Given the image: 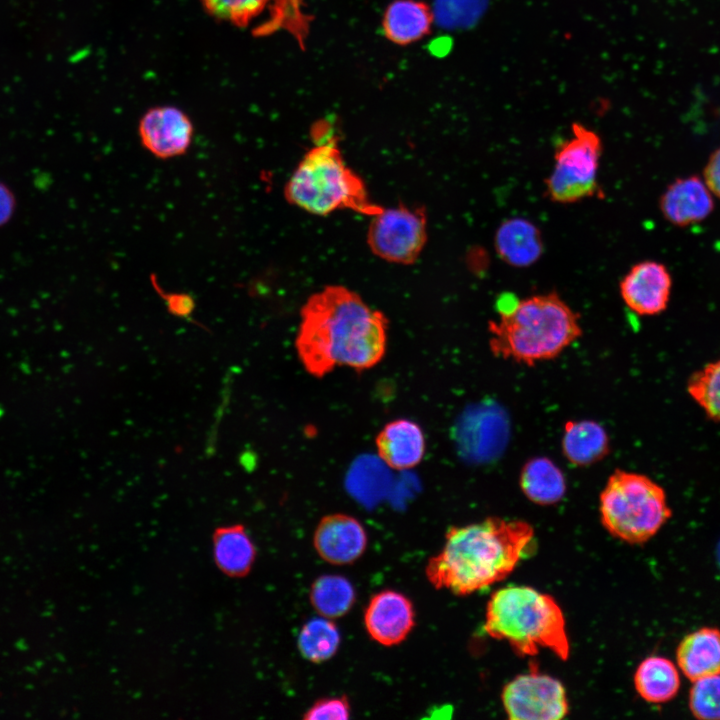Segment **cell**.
<instances>
[{
	"instance_id": "14",
	"label": "cell",
	"mask_w": 720,
	"mask_h": 720,
	"mask_svg": "<svg viewBox=\"0 0 720 720\" xmlns=\"http://www.w3.org/2000/svg\"><path fill=\"white\" fill-rule=\"evenodd\" d=\"M314 548L326 562L346 565L359 559L367 547L363 525L353 516L334 513L324 516L313 535Z\"/></svg>"
},
{
	"instance_id": "9",
	"label": "cell",
	"mask_w": 720,
	"mask_h": 720,
	"mask_svg": "<svg viewBox=\"0 0 720 720\" xmlns=\"http://www.w3.org/2000/svg\"><path fill=\"white\" fill-rule=\"evenodd\" d=\"M504 710L511 720H559L569 712L563 684L542 674L537 665L508 682L501 694Z\"/></svg>"
},
{
	"instance_id": "28",
	"label": "cell",
	"mask_w": 720,
	"mask_h": 720,
	"mask_svg": "<svg viewBox=\"0 0 720 720\" xmlns=\"http://www.w3.org/2000/svg\"><path fill=\"white\" fill-rule=\"evenodd\" d=\"M350 704L345 695L317 700L303 715L305 720H346L350 717Z\"/></svg>"
},
{
	"instance_id": "20",
	"label": "cell",
	"mask_w": 720,
	"mask_h": 720,
	"mask_svg": "<svg viewBox=\"0 0 720 720\" xmlns=\"http://www.w3.org/2000/svg\"><path fill=\"white\" fill-rule=\"evenodd\" d=\"M431 8L418 0H395L386 8L382 27L385 37L397 44L408 45L426 36L432 27Z\"/></svg>"
},
{
	"instance_id": "4",
	"label": "cell",
	"mask_w": 720,
	"mask_h": 720,
	"mask_svg": "<svg viewBox=\"0 0 720 720\" xmlns=\"http://www.w3.org/2000/svg\"><path fill=\"white\" fill-rule=\"evenodd\" d=\"M562 609L555 599L529 586H509L489 598L484 629L505 640L520 657L535 656L540 648L565 661L570 644Z\"/></svg>"
},
{
	"instance_id": "5",
	"label": "cell",
	"mask_w": 720,
	"mask_h": 720,
	"mask_svg": "<svg viewBox=\"0 0 720 720\" xmlns=\"http://www.w3.org/2000/svg\"><path fill=\"white\" fill-rule=\"evenodd\" d=\"M284 192L290 203L316 215L350 209L374 216L383 210L370 199L363 181L346 166L333 142L317 144L304 155Z\"/></svg>"
},
{
	"instance_id": "27",
	"label": "cell",
	"mask_w": 720,
	"mask_h": 720,
	"mask_svg": "<svg viewBox=\"0 0 720 720\" xmlns=\"http://www.w3.org/2000/svg\"><path fill=\"white\" fill-rule=\"evenodd\" d=\"M689 708L698 719H720V674L692 681Z\"/></svg>"
},
{
	"instance_id": "12",
	"label": "cell",
	"mask_w": 720,
	"mask_h": 720,
	"mask_svg": "<svg viewBox=\"0 0 720 720\" xmlns=\"http://www.w3.org/2000/svg\"><path fill=\"white\" fill-rule=\"evenodd\" d=\"M671 277L666 267L655 261L633 265L619 283V293L626 306L642 316L663 312L669 301Z\"/></svg>"
},
{
	"instance_id": "13",
	"label": "cell",
	"mask_w": 720,
	"mask_h": 720,
	"mask_svg": "<svg viewBox=\"0 0 720 720\" xmlns=\"http://www.w3.org/2000/svg\"><path fill=\"white\" fill-rule=\"evenodd\" d=\"M370 637L384 646L401 643L415 625L412 602L404 594L383 590L373 595L364 612Z\"/></svg>"
},
{
	"instance_id": "15",
	"label": "cell",
	"mask_w": 720,
	"mask_h": 720,
	"mask_svg": "<svg viewBox=\"0 0 720 720\" xmlns=\"http://www.w3.org/2000/svg\"><path fill=\"white\" fill-rule=\"evenodd\" d=\"M379 458L394 470L417 466L423 459L426 441L421 427L409 419L387 423L375 439Z\"/></svg>"
},
{
	"instance_id": "32",
	"label": "cell",
	"mask_w": 720,
	"mask_h": 720,
	"mask_svg": "<svg viewBox=\"0 0 720 720\" xmlns=\"http://www.w3.org/2000/svg\"><path fill=\"white\" fill-rule=\"evenodd\" d=\"M718 559H719V562H720V545H719V549H718Z\"/></svg>"
},
{
	"instance_id": "23",
	"label": "cell",
	"mask_w": 720,
	"mask_h": 720,
	"mask_svg": "<svg viewBox=\"0 0 720 720\" xmlns=\"http://www.w3.org/2000/svg\"><path fill=\"white\" fill-rule=\"evenodd\" d=\"M680 676L677 667L669 659L661 656L645 658L634 674L637 693L649 703H664L676 696L680 688Z\"/></svg>"
},
{
	"instance_id": "11",
	"label": "cell",
	"mask_w": 720,
	"mask_h": 720,
	"mask_svg": "<svg viewBox=\"0 0 720 720\" xmlns=\"http://www.w3.org/2000/svg\"><path fill=\"white\" fill-rule=\"evenodd\" d=\"M138 136L143 148L155 158L172 159L189 150L194 126L183 110L175 106H156L140 118Z\"/></svg>"
},
{
	"instance_id": "21",
	"label": "cell",
	"mask_w": 720,
	"mask_h": 720,
	"mask_svg": "<svg viewBox=\"0 0 720 720\" xmlns=\"http://www.w3.org/2000/svg\"><path fill=\"white\" fill-rule=\"evenodd\" d=\"M519 486L528 500L541 506L557 504L567 490L563 471L545 456L533 457L525 462L520 471Z\"/></svg>"
},
{
	"instance_id": "8",
	"label": "cell",
	"mask_w": 720,
	"mask_h": 720,
	"mask_svg": "<svg viewBox=\"0 0 720 720\" xmlns=\"http://www.w3.org/2000/svg\"><path fill=\"white\" fill-rule=\"evenodd\" d=\"M426 215L422 209L399 205L373 216L368 244L377 256L395 263L410 264L427 239Z\"/></svg>"
},
{
	"instance_id": "7",
	"label": "cell",
	"mask_w": 720,
	"mask_h": 720,
	"mask_svg": "<svg viewBox=\"0 0 720 720\" xmlns=\"http://www.w3.org/2000/svg\"><path fill=\"white\" fill-rule=\"evenodd\" d=\"M602 152L600 136L574 123L571 136L555 150L552 171L545 179L546 196L558 204H574L599 194Z\"/></svg>"
},
{
	"instance_id": "2",
	"label": "cell",
	"mask_w": 720,
	"mask_h": 720,
	"mask_svg": "<svg viewBox=\"0 0 720 720\" xmlns=\"http://www.w3.org/2000/svg\"><path fill=\"white\" fill-rule=\"evenodd\" d=\"M533 537L528 522L499 517L450 527L442 550L426 565V577L436 589L472 594L507 578Z\"/></svg>"
},
{
	"instance_id": "22",
	"label": "cell",
	"mask_w": 720,
	"mask_h": 720,
	"mask_svg": "<svg viewBox=\"0 0 720 720\" xmlns=\"http://www.w3.org/2000/svg\"><path fill=\"white\" fill-rule=\"evenodd\" d=\"M213 556L222 572L232 577H240L251 569L256 549L242 525H231L216 530L213 537Z\"/></svg>"
},
{
	"instance_id": "17",
	"label": "cell",
	"mask_w": 720,
	"mask_h": 720,
	"mask_svg": "<svg viewBox=\"0 0 720 720\" xmlns=\"http://www.w3.org/2000/svg\"><path fill=\"white\" fill-rule=\"evenodd\" d=\"M660 209L670 223L685 226L705 219L713 210L712 197L698 177L678 179L664 192Z\"/></svg>"
},
{
	"instance_id": "3",
	"label": "cell",
	"mask_w": 720,
	"mask_h": 720,
	"mask_svg": "<svg viewBox=\"0 0 720 720\" xmlns=\"http://www.w3.org/2000/svg\"><path fill=\"white\" fill-rule=\"evenodd\" d=\"M498 306V319L488 322V345L497 358L534 366L556 358L582 335L579 314L555 292L502 298Z\"/></svg>"
},
{
	"instance_id": "26",
	"label": "cell",
	"mask_w": 720,
	"mask_h": 720,
	"mask_svg": "<svg viewBox=\"0 0 720 720\" xmlns=\"http://www.w3.org/2000/svg\"><path fill=\"white\" fill-rule=\"evenodd\" d=\"M687 390L710 419L720 422V358L696 371Z\"/></svg>"
},
{
	"instance_id": "25",
	"label": "cell",
	"mask_w": 720,
	"mask_h": 720,
	"mask_svg": "<svg viewBox=\"0 0 720 720\" xmlns=\"http://www.w3.org/2000/svg\"><path fill=\"white\" fill-rule=\"evenodd\" d=\"M340 633L328 618H313L305 623L298 636L302 656L313 663L324 662L337 652Z\"/></svg>"
},
{
	"instance_id": "29",
	"label": "cell",
	"mask_w": 720,
	"mask_h": 720,
	"mask_svg": "<svg viewBox=\"0 0 720 720\" xmlns=\"http://www.w3.org/2000/svg\"><path fill=\"white\" fill-rule=\"evenodd\" d=\"M151 282L158 294L165 301L167 309L171 314L181 318H188L193 313L195 308V301L190 294L179 292H164L157 284L154 275L151 276Z\"/></svg>"
},
{
	"instance_id": "31",
	"label": "cell",
	"mask_w": 720,
	"mask_h": 720,
	"mask_svg": "<svg viewBox=\"0 0 720 720\" xmlns=\"http://www.w3.org/2000/svg\"><path fill=\"white\" fill-rule=\"evenodd\" d=\"M10 207L8 194L0 187V222L7 217Z\"/></svg>"
},
{
	"instance_id": "1",
	"label": "cell",
	"mask_w": 720,
	"mask_h": 720,
	"mask_svg": "<svg viewBox=\"0 0 720 720\" xmlns=\"http://www.w3.org/2000/svg\"><path fill=\"white\" fill-rule=\"evenodd\" d=\"M295 347L304 369L322 378L336 366L362 372L376 366L387 348L388 320L342 286H328L303 305Z\"/></svg>"
},
{
	"instance_id": "6",
	"label": "cell",
	"mask_w": 720,
	"mask_h": 720,
	"mask_svg": "<svg viewBox=\"0 0 720 720\" xmlns=\"http://www.w3.org/2000/svg\"><path fill=\"white\" fill-rule=\"evenodd\" d=\"M600 520L614 537L629 544L651 539L671 516L666 493L650 477L615 469L599 496Z\"/></svg>"
},
{
	"instance_id": "16",
	"label": "cell",
	"mask_w": 720,
	"mask_h": 720,
	"mask_svg": "<svg viewBox=\"0 0 720 720\" xmlns=\"http://www.w3.org/2000/svg\"><path fill=\"white\" fill-rule=\"evenodd\" d=\"M494 248L504 263L516 268H526L541 258L544 242L535 223L523 217H511L497 227Z\"/></svg>"
},
{
	"instance_id": "19",
	"label": "cell",
	"mask_w": 720,
	"mask_h": 720,
	"mask_svg": "<svg viewBox=\"0 0 720 720\" xmlns=\"http://www.w3.org/2000/svg\"><path fill=\"white\" fill-rule=\"evenodd\" d=\"M676 659L691 681L720 674V630L703 627L688 634L677 648Z\"/></svg>"
},
{
	"instance_id": "24",
	"label": "cell",
	"mask_w": 720,
	"mask_h": 720,
	"mask_svg": "<svg viewBox=\"0 0 720 720\" xmlns=\"http://www.w3.org/2000/svg\"><path fill=\"white\" fill-rule=\"evenodd\" d=\"M309 597L318 614L328 619L347 614L356 599L351 582L343 576L331 574L320 576L313 582Z\"/></svg>"
},
{
	"instance_id": "18",
	"label": "cell",
	"mask_w": 720,
	"mask_h": 720,
	"mask_svg": "<svg viewBox=\"0 0 720 720\" xmlns=\"http://www.w3.org/2000/svg\"><path fill=\"white\" fill-rule=\"evenodd\" d=\"M561 450L570 464L587 467L609 454L610 438L606 429L594 420H569L563 428Z\"/></svg>"
},
{
	"instance_id": "10",
	"label": "cell",
	"mask_w": 720,
	"mask_h": 720,
	"mask_svg": "<svg viewBox=\"0 0 720 720\" xmlns=\"http://www.w3.org/2000/svg\"><path fill=\"white\" fill-rule=\"evenodd\" d=\"M212 17L246 27L265 11L266 19L253 29L255 36H266L286 30L294 37L308 29L307 17L302 13L301 0H200Z\"/></svg>"
},
{
	"instance_id": "30",
	"label": "cell",
	"mask_w": 720,
	"mask_h": 720,
	"mask_svg": "<svg viewBox=\"0 0 720 720\" xmlns=\"http://www.w3.org/2000/svg\"><path fill=\"white\" fill-rule=\"evenodd\" d=\"M704 178L707 187L720 198V148L711 155L704 170Z\"/></svg>"
}]
</instances>
